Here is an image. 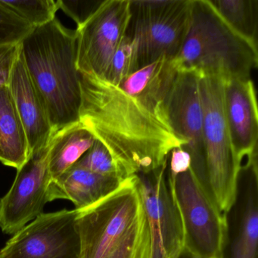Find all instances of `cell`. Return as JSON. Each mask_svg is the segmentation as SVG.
Returning a JSON list of instances; mask_svg holds the SVG:
<instances>
[{"instance_id":"15","label":"cell","mask_w":258,"mask_h":258,"mask_svg":"<svg viewBox=\"0 0 258 258\" xmlns=\"http://www.w3.org/2000/svg\"><path fill=\"white\" fill-rule=\"evenodd\" d=\"M124 180L93 173L75 165L52 180L47 190V201L67 199L75 204V209H82L116 189Z\"/></svg>"},{"instance_id":"5","label":"cell","mask_w":258,"mask_h":258,"mask_svg":"<svg viewBox=\"0 0 258 258\" xmlns=\"http://www.w3.org/2000/svg\"><path fill=\"white\" fill-rule=\"evenodd\" d=\"M204 112L205 172L202 183L222 214L227 215L236 203L241 163L229 137L223 105V81L200 76Z\"/></svg>"},{"instance_id":"16","label":"cell","mask_w":258,"mask_h":258,"mask_svg":"<svg viewBox=\"0 0 258 258\" xmlns=\"http://www.w3.org/2000/svg\"><path fill=\"white\" fill-rule=\"evenodd\" d=\"M239 176L245 191L241 204L236 233L230 249L229 258L257 257L258 170L257 153L241 163Z\"/></svg>"},{"instance_id":"3","label":"cell","mask_w":258,"mask_h":258,"mask_svg":"<svg viewBox=\"0 0 258 258\" xmlns=\"http://www.w3.org/2000/svg\"><path fill=\"white\" fill-rule=\"evenodd\" d=\"M77 211L80 258H152L149 223L137 175L96 203Z\"/></svg>"},{"instance_id":"19","label":"cell","mask_w":258,"mask_h":258,"mask_svg":"<svg viewBox=\"0 0 258 258\" xmlns=\"http://www.w3.org/2000/svg\"><path fill=\"white\" fill-rule=\"evenodd\" d=\"M0 161L19 169L29 157L28 139L9 87L0 88Z\"/></svg>"},{"instance_id":"26","label":"cell","mask_w":258,"mask_h":258,"mask_svg":"<svg viewBox=\"0 0 258 258\" xmlns=\"http://www.w3.org/2000/svg\"><path fill=\"white\" fill-rule=\"evenodd\" d=\"M21 44L0 46V88L9 87Z\"/></svg>"},{"instance_id":"2","label":"cell","mask_w":258,"mask_h":258,"mask_svg":"<svg viewBox=\"0 0 258 258\" xmlns=\"http://www.w3.org/2000/svg\"><path fill=\"white\" fill-rule=\"evenodd\" d=\"M28 74L43 99L53 133L78 123L81 105L76 31L55 18L21 43Z\"/></svg>"},{"instance_id":"18","label":"cell","mask_w":258,"mask_h":258,"mask_svg":"<svg viewBox=\"0 0 258 258\" xmlns=\"http://www.w3.org/2000/svg\"><path fill=\"white\" fill-rule=\"evenodd\" d=\"M95 140L94 136L80 122L54 132L48 145L51 181L73 167L88 152Z\"/></svg>"},{"instance_id":"23","label":"cell","mask_w":258,"mask_h":258,"mask_svg":"<svg viewBox=\"0 0 258 258\" xmlns=\"http://www.w3.org/2000/svg\"><path fill=\"white\" fill-rule=\"evenodd\" d=\"M134 43L131 37L126 35L114 52L102 79L119 85L134 72Z\"/></svg>"},{"instance_id":"4","label":"cell","mask_w":258,"mask_h":258,"mask_svg":"<svg viewBox=\"0 0 258 258\" xmlns=\"http://www.w3.org/2000/svg\"><path fill=\"white\" fill-rule=\"evenodd\" d=\"M173 62L178 71L200 76L251 78L258 66L257 46L234 32L208 0H191L188 32Z\"/></svg>"},{"instance_id":"29","label":"cell","mask_w":258,"mask_h":258,"mask_svg":"<svg viewBox=\"0 0 258 258\" xmlns=\"http://www.w3.org/2000/svg\"><path fill=\"white\" fill-rule=\"evenodd\" d=\"M0 150H1V149H0Z\"/></svg>"},{"instance_id":"28","label":"cell","mask_w":258,"mask_h":258,"mask_svg":"<svg viewBox=\"0 0 258 258\" xmlns=\"http://www.w3.org/2000/svg\"><path fill=\"white\" fill-rule=\"evenodd\" d=\"M179 258H202L200 256H196V255L192 254V253H189L187 250H184L182 253H181L180 256Z\"/></svg>"},{"instance_id":"12","label":"cell","mask_w":258,"mask_h":258,"mask_svg":"<svg viewBox=\"0 0 258 258\" xmlns=\"http://www.w3.org/2000/svg\"><path fill=\"white\" fill-rule=\"evenodd\" d=\"M200 75L178 71L164 105L172 129L185 140L191 155V168L202 182L205 172L204 112L199 89Z\"/></svg>"},{"instance_id":"8","label":"cell","mask_w":258,"mask_h":258,"mask_svg":"<svg viewBox=\"0 0 258 258\" xmlns=\"http://www.w3.org/2000/svg\"><path fill=\"white\" fill-rule=\"evenodd\" d=\"M167 167L168 159L154 171L137 175L149 223L152 258H179L185 247L182 220Z\"/></svg>"},{"instance_id":"22","label":"cell","mask_w":258,"mask_h":258,"mask_svg":"<svg viewBox=\"0 0 258 258\" xmlns=\"http://www.w3.org/2000/svg\"><path fill=\"white\" fill-rule=\"evenodd\" d=\"M75 164L98 174L113 176L121 180L126 179L114 163L109 151L96 139L88 152Z\"/></svg>"},{"instance_id":"1","label":"cell","mask_w":258,"mask_h":258,"mask_svg":"<svg viewBox=\"0 0 258 258\" xmlns=\"http://www.w3.org/2000/svg\"><path fill=\"white\" fill-rule=\"evenodd\" d=\"M80 74V73H79ZM79 122L107 148L125 179L159 168L187 143L164 106H152L102 78L80 74Z\"/></svg>"},{"instance_id":"6","label":"cell","mask_w":258,"mask_h":258,"mask_svg":"<svg viewBox=\"0 0 258 258\" xmlns=\"http://www.w3.org/2000/svg\"><path fill=\"white\" fill-rule=\"evenodd\" d=\"M191 0H130L126 35L134 43V72L165 57L173 60L189 26Z\"/></svg>"},{"instance_id":"9","label":"cell","mask_w":258,"mask_h":258,"mask_svg":"<svg viewBox=\"0 0 258 258\" xmlns=\"http://www.w3.org/2000/svg\"><path fill=\"white\" fill-rule=\"evenodd\" d=\"M130 0H104L93 16L77 28V68L87 76L102 78L126 36Z\"/></svg>"},{"instance_id":"27","label":"cell","mask_w":258,"mask_h":258,"mask_svg":"<svg viewBox=\"0 0 258 258\" xmlns=\"http://www.w3.org/2000/svg\"><path fill=\"white\" fill-rule=\"evenodd\" d=\"M190 154L183 148H176L170 152L168 158V174L175 177L179 173L187 171L191 167Z\"/></svg>"},{"instance_id":"11","label":"cell","mask_w":258,"mask_h":258,"mask_svg":"<svg viewBox=\"0 0 258 258\" xmlns=\"http://www.w3.org/2000/svg\"><path fill=\"white\" fill-rule=\"evenodd\" d=\"M48 149L49 146L30 154L17 169L10 191L0 199V229L7 235H15L43 214L51 182Z\"/></svg>"},{"instance_id":"21","label":"cell","mask_w":258,"mask_h":258,"mask_svg":"<svg viewBox=\"0 0 258 258\" xmlns=\"http://www.w3.org/2000/svg\"><path fill=\"white\" fill-rule=\"evenodd\" d=\"M0 2L34 28L53 21L58 10V2L55 0H0Z\"/></svg>"},{"instance_id":"17","label":"cell","mask_w":258,"mask_h":258,"mask_svg":"<svg viewBox=\"0 0 258 258\" xmlns=\"http://www.w3.org/2000/svg\"><path fill=\"white\" fill-rule=\"evenodd\" d=\"M178 70L173 60L163 57L125 78L119 87L152 106H164Z\"/></svg>"},{"instance_id":"7","label":"cell","mask_w":258,"mask_h":258,"mask_svg":"<svg viewBox=\"0 0 258 258\" xmlns=\"http://www.w3.org/2000/svg\"><path fill=\"white\" fill-rule=\"evenodd\" d=\"M168 176L182 220L184 250L202 258H223L228 233L226 216L191 167L175 177Z\"/></svg>"},{"instance_id":"25","label":"cell","mask_w":258,"mask_h":258,"mask_svg":"<svg viewBox=\"0 0 258 258\" xmlns=\"http://www.w3.org/2000/svg\"><path fill=\"white\" fill-rule=\"evenodd\" d=\"M57 2L58 10L70 16L80 28L99 10L104 0H58Z\"/></svg>"},{"instance_id":"24","label":"cell","mask_w":258,"mask_h":258,"mask_svg":"<svg viewBox=\"0 0 258 258\" xmlns=\"http://www.w3.org/2000/svg\"><path fill=\"white\" fill-rule=\"evenodd\" d=\"M34 28L0 2V46L21 44Z\"/></svg>"},{"instance_id":"20","label":"cell","mask_w":258,"mask_h":258,"mask_svg":"<svg viewBox=\"0 0 258 258\" xmlns=\"http://www.w3.org/2000/svg\"><path fill=\"white\" fill-rule=\"evenodd\" d=\"M208 2L234 32L257 46V0H208Z\"/></svg>"},{"instance_id":"10","label":"cell","mask_w":258,"mask_h":258,"mask_svg":"<svg viewBox=\"0 0 258 258\" xmlns=\"http://www.w3.org/2000/svg\"><path fill=\"white\" fill-rule=\"evenodd\" d=\"M77 209L40 214L16 232L0 258H80Z\"/></svg>"},{"instance_id":"13","label":"cell","mask_w":258,"mask_h":258,"mask_svg":"<svg viewBox=\"0 0 258 258\" xmlns=\"http://www.w3.org/2000/svg\"><path fill=\"white\" fill-rule=\"evenodd\" d=\"M225 117L234 152L240 163L257 153L258 108L251 78L223 80Z\"/></svg>"},{"instance_id":"14","label":"cell","mask_w":258,"mask_h":258,"mask_svg":"<svg viewBox=\"0 0 258 258\" xmlns=\"http://www.w3.org/2000/svg\"><path fill=\"white\" fill-rule=\"evenodd\" d=\"M9 89L26 133L29 155L44 149L53 131L43 99L27 70L21 49Z\"/></svg>"}]
</instances>
